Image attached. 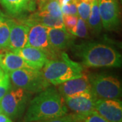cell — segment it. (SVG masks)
<instances>
[{
	"label": "cell",
	"mask_w": 122,
	"mask_h": 122,
	"mask_svg": "<svg viewBox=\"0 0 122 122\" xmlns=\"http://www.w3.org/2000/svg\"><path fill=\"white\" fill-rule=\"evenodd\" d=\"M68 108L56 88L48 87L30 100L23 122H34L65 115Z\"/></svg>",
	"instance_id": "cell-1"
},
{
	"label": "cell",
	"mask_w": 122,
	"mask_h": 122,
	"mask_svg": "<svg viewBox=\"0 0 122 122\" xmlns=\"http://www.w3.org/2000/svg\"><path fill=\"white\" fill-rule=\"evenodd\" d=\"M74 54L79 58L82 65L90 68H118L122 65V54L108 44L85 42L72 46Z\"/></svg>",
	"instance_id": "cell-2"
},
{
	"label": "cell",
	"mask_w": 122,
	"mask_h": 122,
	"mask_svg": "<svg viewBox=\"0 0 122 122\" xmlns=\"http://www.w3.org/2000/svg\"><path fill=\"white\" fill-rule=\"evenodd\" d=\"M41 69L45 79L54 86L79 77L83 74V65L72 61L65 52H62L59 58L48 60Z\"/></svg>",
	"instance_id": "cell-3"
},
{
	"label": "cell",
	"mask_w": 122,
	"mask_h": 122,
	"mask_svg": "<svg viewBox=\"0 0 122 122\" xmlns=\"http://www.w3.org/2000/svg\"><path fill=\"white\" fill-rule=\"evenodd\" d=\"M14 86L20 87L30 94L39 93L50 86L41 70L22 69L8 73Z\"/></svg>",
	"instance_id": "cell-4"
},
{
	"label": "cell",
	"mask_w": 122,
	"mask_h": 122,
	"mask_svg": "<svg viewBox=\"0 0 122 122\" xmlns=\"http://www.w3.org/2000/svg\"><path fill=\"white\" fill-rule=\"evenodd\" d=\"M91 90L98 99H119L122 97V83L117 77L105 73L88 75Z\"/></svg>",
	"instance_id": "cell-5"
},
{
	"label": "cell",
	"mask_w": 122,
	"mask_h": 122,
	"mask_svg": "<svg viewBox=\"0 0 122 122\" xmlns=\"http://www.w3.org/2000/svg\"><path fill=\"white\" fill-rule=\"evenodd\" d=\"M29 26L28 41L26 46H30L41 50L46 55L48 60L59 58L62 52L53 48L48 35L47 27L26 18H22Z\"/></svg>",
	"instance_id": "cell-6"
},
{
	"label": "cell",
	"mask_w": 122,
	"mask_h": 122,
	"mask_svg": "<svg viewBox=\"0 0 122 122\" xmlns=\"http://www.w3.org/2000/svg\"><path fill=\"white\" fill-rule=\"evenodd\" d=\"M31 94L20 87H10L0 100L2 113L12 120L20 117L25 111Z\"/></svg>",
	"instance_id": "cell-7"
},
{
	"label": "cell",
	"mask_w": 122,
	"mask_h": 122,
	"mask_svg": "<svg viewBox=\"0 0 122 122\" xmlns=\"http://www.w3.org/2000/svg\"><path fill=\"white\" fill-rule=\"evenodd\" d=\"M98 9L102 28L113 30L119 25V6L118 0H98Z\"/></svg>",
	"instance_id": "cell-8"
},
{
	"label": "cell",
	"mask_w": 122,
	"mask_h": 122,
	"mask_svg": "<svg viewBox=\"0 0 122 122\" xmlns=\"http://www.w3.org/2000/svg\"><path fill=\"white\" fill-rule=\"evenodd\" d=\"M29 26L21 18H10V32L8 49L15 52L27 45Z\"/></svg>",
	"instance_id": "cell-9"
},
{
	"label": "cell",
	"mask_w": 122,
	"mask_h": 122,
	"mask_svg": "<svg viewBox=\"0 0 122 122\" xmlns=\"http://www.w3.org/2000/svg\"><path fill=\"white\" fill-rule=\"evenodd\" d=\"M96 96L92 91L85 92L74 96L65 98L68 109L74 113H86L94 111Z\"/></svg>",
	"instance_id": "cell-10"
},
{
	"label": "cell",
	"mask_w": 122,
	"mask_h": 122,
	"mask_svg": "<svg viewBox=\"0 0 122 122\" xmlns=\"http://www.w3.org/2000/svg\"><path fill=\"white\" fill-rule=\"evenodd\" d=\"M94 111L110 122H122V102L119 99H97Z\"/></svg>",
	"instance_id": "cell-11"
},
{
	"label": "cell",
	"mask_w": 122,
	"mask_h": 122,
	"mask_svg": "<svg viewBox=\"0 0 122 122\" xmlns=\"http://www.w3.org/2000/svg\"><path fill=\"white\" fill-rule=\"evenodd\" d=\"M57 90L64 98L85 92L92 91L88 75L84 73L79 77L70 79L58 85Z\"/></svg>",
	"instance_id": "cell-12"
},
{
	"label": "cell",
	"mask_w": 122,
	"mask_h": 122,
	"mask_svg": "<svg viewBox=\"0 0 122 122\" xmlns=\"http://www.w3.org/2000/svg\"><path fill=\"white\" fill-rule=\"evenodd\" d=\"M0 3L10 16L17 18L34 12L37 5L35 0H0Z\"/></svg>",
	"instance_id": "cell-13"
},
{
	"label": "cell",
	"mask_w": 122,
	"mask_h": 122,
	"mask_svg": "<svg viewBox=\"0 0 122 122\" xmlns=\"http://www.w3.org/2000/svg\"><path fill=\"white\" fill-rule=\"evenodd\" d=\"M48 35L51 45L54 49L61 52L71 48L74 44L75 37L65 29L47 27Z\"/></svg>",
	"instance_id": "cell-14"
},
{
	"label": "cell",
	"mask_w": 122,
	"mask_h": 122,
	"mask_svg": "<svg viewBox=\"0 0 122 122\" xmlns=\"http://www.w3.org/2000/svg\"><path fill=\"white\" fill-rule=\"evenodd\" d=\"M14 53L20 56L34 69L41 70L46 62L48 61L46 55L41 50L30 46H25Z\"/></svg>",
	"instance_id": "cell-15"
},
{
	"label": "cell",
	"mask_w": 122,
	"mask_h": 122,
	"mask_svg": "<svg viewBox=\"0 0 122 122\" xmlns=\"http://www.w3.org/2000/svg\"><path fill=\"white\" fill-rule=\"evenodd\" d=\"M0 66L7 73L22 69H32L22 57L12 52L0 53Z\"/></svg>",
	"instance_id": "cell-16"
},
{
	"label": "cell",
	"mask_w": 122,
	"mask_h": 122,
	"mask_svg": "<svg viewBox=\"0 0 122 122\" xmlns=\"http://www.w3.org/2000/svg\"><path fill=\"white\" fill-rule=\"evenodd\" d=\"M28 19L39 23L46 27L55 29H65L62 18L52 16L50 14L42 10H39L37 12H33L28 17Z\"/></svg>",
	"instance_id": "cell-17"
},
{
	"label": "cell",
	"mask_w": 122,
	"mask_h": 122,
	"mask_svg": "<svg viewBox=\"0 0 122 122\" xmlns=\"http://www.w3.org/2000/svg\"><path fill=\"white\" fill-rule=\"evenodd\" d=\"M86 22L88 28L92 30V33L99 34L102 31V25L98 9V0H93L90 13Z\"/></svg>",
	"instance_id": "cell-18"
},
{
	"label": "cell",
	"mask_w": 122,
	"mask_h": 122,
	"mask_svg": "<svg viewBox=\"0 0 122 122\" xmlns=\"http://www.w3.org/2000/svg\"><path fill=\"white\" fill-rule=\"evenodd\" d=\"M10 17L0 10V50L8 49Z\"/></svg>",
	"instance_id": "cell-19"
},
{
	"label": "cell",
	"mask_w": 122,
	"mask_h": 122,
	"mask_svg": "<svg viewBox=\"0 0 122 122\" xmlns=\"http://www.w3.org/2000/svg\"><path fill=\"white\" fill-rule=\"evenodd\" d=\"M38 8L39 10L44 11L54 17L62 18L61 5L57 0H46Z\"/></svg>",
	"instance_id": "cell-20"
},
{
	"label": "cell",
	"mask_w": 122,
	"mask_h": 122,
	"mask_svg": "<svg viewBox=\"0 0 122 122\" xmlns=\"http://www.w3.org/2000/svg\"><path fill=\"white\" fill-rule=\"evenodd\" d=\"M77 122H110L93 111L86 113H74Z\"/></svg>",
	"instance_id": "cell-21"
},
{
	"label": "cell",
	"mask_w": 122,
	"mask_h": 122,
	"mask_svg": "<svg viewBox=\"0 0 122 122\" xmlns=\"http://www.w3.org/2000/svg\"><path fill=\"white\" fill-rule=\"evenodd\" d=\"M77 14L85 21H87L90 13L93 0H76Z\"/></svg>",
	"instance_id": "cell-22"
},
{
	"label": "cell",
	"mask_w": 122,
	"mask_h": 122,
	"mask_svg": "<svg viewBox=\"0 0 122 122\" xmlns=\"http://www.w3.org/2000/svg\"><path fill=\"white\" fill-rule=\"evenodd\" d=\"M69 33L75 37L86 38L88 36V26L86 21H85L81 18L79 17L77 25Z\"/></svg>",
	"instance_id": "cell-23"
},
{
	"label": "cell",
	"mask_w": 122,
	"mask_h": 122,
	"mask_svg": "<svg viewBox=\"0 0 122 122\" xmlns=\"http://www.w3.org/2000/svg\"><path fill=\"white\" fill-rule=\"evenodd\" d=\"M12 87L11 81L10 79L8 73L4 72L3 70L0 71V100L5 96Z\"/></svg>",
	"instance_id": "cell-24"
},
{
	"label": "cell",
	"mask_w": 122,
	"mask_h": 122,
	"mask_svg": "<svg viewBox=\"0 0 122 122\" xmlns=\"http://www.w3.org/2000/svg\"><path fill=\"white\" fill-rule=\"evenodd\" d=\"M78 18V15H68V14L62 15V21L64 23V26L69 32L72 30L77 25Z\"/></svg>",
	"instance_id": "cell-25"
},
{
	"label": "cell",
	"mask_w": 122,
	"mask_h": 122,
	"mask_svg": "<svg viewBox=\"0 0 122 122\" xmlns=\"http://www.w3.org/2000/svg\"><path fill=\"white\" fill-rule=\"evenodd\" d=\"M61 8L62 15H78L76 0H72L67 4L61 5Z\"/></svg>",
	"instance_id": "cell-26"
},
{
	"label": "cell",
	"mask_w": 122,
	"mask_h": 122,
	"mask_svg": "<svg viewBox=\"0 0 122 122\" xmlns=\"http://www.w3.org/2000/svg\"><path fill=\"white\" fill-rule=\"evenodd\" d=\"M34 122H77V120H76V118L75 116V114L72 113L69 114V115L66 114L65 115L58 117Z\"/></svg>",
	"instance_id": "cell-27"
},
{
	"label": "cell",
	"mask_w": 122,
	"mask_h": 122,
	"mask_svg": "<svg viewBox=\"0 0 122 122\" xmlns=\"http://www.w3.org/2000/svg\"><path fill=\"white\" fill-rule=\"evenodd\" d=\"M0 122H13V121L6 115L1 113H0Z\"/></svg>",
	"instance_id": "cell-28"
},
{
	"label": "cell",
	"mask_w": 122,
	"mask_h": 122,
	"mask_svg": "<svg viewBox=\"0 0 122 122\" xmlns=\"http://www.w3.org/2000/svg\"><path fill=\"white\" fill-rule=\"evenodd\" d=\"M35 2H36V4L38 5V8H39V7H40L41 5L44 4L46 0H35Z\"/></svg>",
	"instance_id": "cell-29"
},
{
	"label": "cell",
	"mask_w": 122,
	"mask_h": 122,
	"mask_svg": "<svg viewBox=\"0 0 122 122\" xmlns=\"http://www.w3.org/2000/svg\"><path fill=\"white\" fill-rule=\"evenodd\" d=\"M2 113V110H1V106H0V113Z\"/></svg>",
	"instance_id": "cell-30"
},
{
	"label": "cell",
	"mask_w": 122,
	"mask_h": 122,
	"mask_svg": "<svg viewBox=\"0 0 122 122\" xmlns=\"http://www.w3.org/2000/svg\"><path fill=\"white\" fill-rule=\"evenodd\" d=\"M2 71V69H1V66H0V71Z\"/></svg>",
	"instance_id": "cell-31"
}]
</instances>
